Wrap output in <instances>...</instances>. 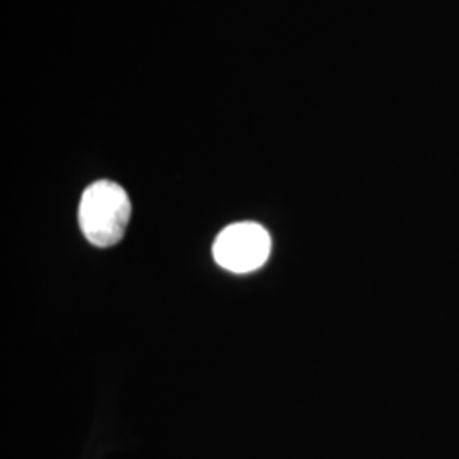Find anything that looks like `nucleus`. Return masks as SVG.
I'll return each instance as SVG.
<instances>
[{
	"label": "nucleus",
	"mask_w": 459,
	"mask_h": 459,
	"mask_svg": "<svg viewBox=\"0 0 459 459\" xmlns=\"http://www.w3.org/2000/svg\"><path fill=\"white\" fill-rule=\"evenodd\" d=\"M271 252V237L259 223H233L216 237L214 261L231 273H252L263 267Z\"/></svg>",
	"instance_id": "2"
},
{
	"label": "nucleus",
	"mask_w": 459,
	"mask_h": 459,
	"mask_svg": "<svg viewBox=\"0 0 459 459\" xmlns=\"http://www.w3.org/2000/svg\"><path fill=\"white\" fill-rule=\"evenodd\" d=\"M130 218L132 203L119 184L98 181L83 191L79 225L92 246H116L125 237Z\"/></svg>",
	"instance_id": "1"
}]
</instances>
